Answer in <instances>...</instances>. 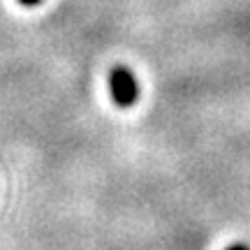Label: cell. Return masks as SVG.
Listing matches in <instances>:
<instances>
[{"label": "cell", "instance_id": "3", "mask_svg": "<svg viewBox=\"0 0 250 250\" xmlns=\"http://www.w3.org/2000/svg\"><path fill=\"white\" fill-rule=\"evenodd\" d=\"M19 2H21L23 7H35V5H40L42 0H19Z\"/></svg>", "mask_w": 250, "mask_h": 250}, {"label": "cell", "instance_id": "1", "mask_svg": "<svg viewBox=\"0 0 250 250\" xmlns=\"http://www.w3.org/2000/svg\"><path fill=\"white\" fill-rule=\"evenodd\" d=\"M109 93L116 107H132L137 98H139V83L132 70H127L125 65H116L111 74H109Z\"/></svg>", "mask_w": 250, "mask_h": 250}, {"label": "cell", "instance_id": "2", "mask_svg": "<svg viewBox=\"0 0 250 250\" xmlns=\"http://www.w3.org/2000/svg\"><path fill=\"white\" fill-rule=\"evenodd\" d=\"M225 250H250L246 243H232V246H227Z\"/></svg>", "mask_w": 250, "mask_h": 250}]
</instances>
